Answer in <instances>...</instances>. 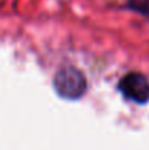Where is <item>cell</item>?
I'll use <instances>...</instances> for the list:
<instances>
[{
	"mask_svg": "<svg viewBox=\"0 0 149 150\" xmlns=\"http://www.w3.org/2000/svg\"><path fill=\"white\" fill-rule=\"evenodd\" d=\"M118 89L124 98L133 102L145 103L149 100V80L140 73H127L120 80Z\"/></svg>",
	"mask_w": 149,
	"mask_h": 150,
	"instance_id": "cell-2",
	"label": "cell"
},
{
	"mask_svg": "<svg viewBox=\"0 0 149 150\" xmlns=\"http://www.w3.org/2000/svg\"><path fill=\"white\" fill-rule=\"evenodd\" d=\"M130 4L133 9H136L145 15H149V0H130Z\"/></svg>",
	"mask_w": 149,
	"mask_h": 150,
	"instance_id": "cell-3",
	"label": "cell"
},
{
	"mask_svg": "<svg viewBox=\"0 0 149 150\" xmlns=\"http://www.w3.org/2000/svg\"><path fill=\"white\" fill-rule=\"evenodd\" d=\"M54 89L64 99H79L86 92L88 83L85 74L72 66L61 67L54 76Z\"/></svg>",
	"mask_w": 149,
	"mask_h": 150,
	"instance_id": "cell-1",
	"label": "cell"
}]
</instances>
